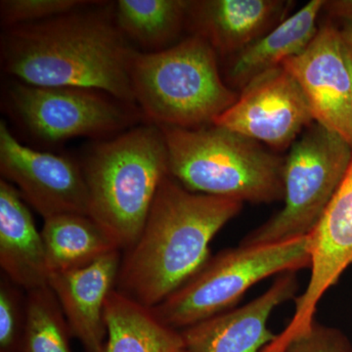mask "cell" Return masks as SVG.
I'll return each instance as SVG.
<instances>
[{
	"label": "cell",
	"instance_id": "6da1fadb",
	"mask_svg": "<svg viewBox=\"0 0 352 352\" xmlns=\"http://www.w3.org/2000/svg\"><path fill=\"white\" fill-rule=\"evenodd\" d=\"M135 52L103 11L80 9L6 28L1 36L2 69L20 82L99 90L126 105L136 103L131 78Z\"/></svg>",
	"mask_w": 352,
	"mask_h": 352
},
{
	"label": "cell",
	"instance_id": "7a4b0ae2",
	"mask_svg": "<svg viewBox=\"0 0 352 352\" xmlns=\"http://www.w3.org/2000/svg\"><path fill=\"white\" fill-rule=\"evenodd\" d=\"M242 208V201L195 193L166 175L138 239L122 252L116 289L157 307L207 263L210 242Z\"/></svg>",
	"mask_w": 352,
	"mask_h": 352
},
{
	"label": "cell",
	"instance_id": "3957f363",
	"mask_svg": "<svg viewBox=\"0 0 352 352\" xmlns=\"http://www.w3.org/2000/svg\"><path fill=\"white\" fill-rule=\"evenodd\" d=\"M82 168L90 217L126 251L138 239L168 175L163 132L156 124L129 129L95 146Z\"/></svg>",
	"mask_w": 352,
	"mask_h": 352
},
{
	"label": "cell",
	"instance_id": "277c9868",
	"mask_svg": "<svg viewBox=\"0 0 352 352\" xmlns=\"http://www.w3.org/2000/svg\"><path fill=\"white\" fill-rule=\"evenodd\" d=\"M159 127L168 150V175L185 188L242 203L283 200L285 162L256 141L214 124Z\"/></svg>",
	"mask_w": 352,
	"mask_h": 352
},
{
	"label": "cell",
	"instance_id": "5b68a950",
	"mask_svg": "<svg viewBox=\"0 0 352 352\" xmlns=\"http://www.w3.org/2000/svg\"><path fill=\"white\" fill-rule=\"evenodd\" d=\"M131 78L136 103L159 126L212 124L238 99L221 80L217 52L198 34L168 50L135 52Z\"/></svg>",
	"mask_w": 352,
	"mask_h": 352
},
{
	"label": "cell",
	"instance_id": "8992f818",
	"mask_svg": "<svg viewBox=\"0 0 352 352\" xmlns=\"http://www.w3.org/2000/svg\"><path fill=\"white\" fill-rule=\"evenodd\" d=\"M310 266L308 237L220 252L163 302L153 307L166 325L182 331L233 309L254 285Z\"/></svg>",
	"mask_w": 352,
	"mask_h": 352
},
{
	"label": "cell",
	"instance_id": "52a82bcc",
	"mask_svg": "<svg viewBox=\"0 0 352 352\" xmlns=\"http://www.w3.org/2000/svg\"><path fill=\"white\" fill-rule=\"evenodd\" d=\"M352 146L316 122L296 139L284 164V206L240 245L280 244L308 237L346 175Z\"/></svg>",
	"mask_w": 352,
	"mask_h": 352
},
{
	"label": "cell",
	"instance_id": "ba28073f",
	"mask_svg": "<svg viewBox=\"0 0 352 352\" xmlns=\"http://www.w3.org/2000/svg\"><path fill=\"white\" fill-rule=\"evenodd\" d=\"M7 94L21 124L45 142L108 135L131 126L136 119L122 102L106 98L96 90L32 87L19 82L12 83Z\"/></svg>",
	"mask_w": 352,
	"mask_h": 352
},
{
	"label": "cell",
	"instance_id": "9c48e42d",
	"mask_svg": "<svg viewBox=\"0 0 352 352\" xmlns=\"http://www.w3.org/2000/svg\"><path fill=\"white\" fill-rule=\"evenodd\" d=\"M314 122L302 88L280 66L243 87L237 101L215 118L212 124L284 150Z\"/></svg>",
	"mask_w": 352,
	"mask_h": 352
},
{
	"label": "cell",
	"instance_id": "30bf717a",
	"mask_svg": "<svg viewBox=\"0 0 352 352\" xmlns=\"http://www.w3.org/2000/svg\"><path fill=\"white\" fill-rule=\"evenodd\" d=\"M0 173L43 219L63 214L89 215L82 166L61 155L21 144L0 122Z\"/></svg>",
	"mask_w": 352,
	"mask_h": 352
},
{
	"label": "cell",
	"instance_id": "8fae6325",
	"mask_svg": "<svg viewBox=\"0 0 352 352\" xmlns=\"http://www.w3.org/2000/svg\"><path fill=\"white\" fill-rule=\"evenodd\" d=\"M281 66L302 88L314 122L352 146L351 76L342 32L323 25L300 54Z\"/></svg>",
	"mask_w": 352,
	"mask_h": 352
},
{
	"label": "cell",
	"instance_id": "7c38bea8",
	"mask_svg": "<svg viewBox=\"0 0 352 352\" xmlns=\"http://www.w3.org/2000/svg\"><path fill=\"white\" fill-rule=\"evenodd\" d=\"M310 277L307 288L295 300V312L279 333L291 340L315 320L321 298L352 266V157L339 188L318 226L308 236Z\"/></svg>",
	"mask_w": 352,
	"mask_h": 352
},
{
	"label": "cell",
	"instance_id": "4fadbf2b",
	"mask_svg": "<svg viewBox=\"0 0 352 352\" xmlns=\"http://www.w3.org/2000/svg\"><path fill=\"white\" fill-rule=\"evenodd\" d=\"M296 272L279 275L267 291L252 302L182 331L189 352H259L276 339L268 328L275 309L295 298Z\"/></svg>",
	"mask_w": 352,
	"mask_h": 352
},
{
	"label": "cell",
	"instance_id": "5bb4252c",
	"mask_svg": "<svg viewBox=\"0 0 352 352\" xmlns=\"http://www.w3.org/2000/svg\"><path fill=\"white\" fill-rule=\"evenodd\" d=\"M122 254V251L111 252L85 267L50 275V287L73 337L85 352H104L107 340L104 310L117 285Z\"/></svg>",
	"mask_w": 352,
	"mask_h": 352
},
{
	"label": "cell",
	"instance_id": "9a60e30c",
	"mask_svg": "<svg viewBox=\"0 0 352 352\" xmlns=\"http://www.w3.org/2000/svg\"><path fill=\"white\" fill-rule=\"evenodd\" d=\"M293 2L284 0L191 1L187 20L221 55L237 54L266 34Z\"/></svg>",
	"mask_w": 352,
	"mask_h": 352
},
{
	"label": "cell",
	"instance_id": "2e32d148",
	"mask_svg": "<svg viewBox=\"0 0 352 352\" xmlns=\"http://www.w3.org/2000/svg\"><path fill=\"white\" fill-rule=\"evenodd\" d=\"M0 266L2 274L28 292L50 286L43 236L14 185L0 180Z\"/></svg>",
	"mask_w": 352,
	"mask_h": 352
},
{
	"label": "cell",
	"instance_id": "e0dca14e",
	"mask_svg": "<svg viewBox=\"0 0 352 352\" xmlns=\"http://www.w3.org/2000/svg\"><path fill=\"white\" fill-rule=\"evenodd\" d=\"M324 3L323 0L308 2L298 12L235 54L228 69V78L232 85L245 87L256 76L300 54L318 32L317 18L323 10Z\"/></svg>",
	"mask_w": 352,
	"mask_h": 352
},
{
	"label": "cell",
	"instance_id": "ac0fdd59",
	"mask_svg": "<svg viewBox=\"0 0 352 352\" xmlns=\"http://www.w3.org/2000/svg\"><path fill=\"white\" fill-rule=\"evenodd\" d=\"M104 352H189L182 331L166 325L152 308L113 289L104 310Z\"/></svg>",
	"mask_w": 352,
	"mask_h": 352
},
{
	"label": "cell",
	"instance_id": "d6986e66",
	"mask_svg": "<svg viewBox=\"0 0 352 352\" xmlns=\"http://www.w3.org/2000/svg\"><path fill=\"white\" fill-rule=\"evenodd\" d=\"M41 233L50 275L85 267L122 251L115 238L88 214L54 215L44 219Z\"/></svg>",
	"mask_w": 352,
	"mask_h": 352
},
{
	"label": "cell",
	"instance_id": "ffe728a7",
	"mask_svg": "<svg viewBox=\"0 0 352 352\" xmlns=\"http://www.w3.org/2000/svg\"><path fill=\"white\" fill-rule=\"evenodd\" d=\"M190 3L186 0H120L116 23L124 36L157 51L182 31Z\"/></svg>",
	"mask_w": 352,
	"mask_h": 352
},
{
	"label": "cell",
	"instance_id": "44dd1931",
	"mask_svg": "<svg viewBox=\"0 0 352 352\" xmlns=\"http://www.w3.org/2000/svg\"><path fill=\"white\" fill-rule=\"evenodd\" d=\"M28 320L21 352H72L71 329L50 286L27 293Z\"/></svg>",
	"mask_w": 352,
	"mask_h": 352
},
{
	"label": "cell",
	"instance_id": "7402d4cb",
	"mask_svg": "<svg viewBox=\"0 0 352 352\" xmlns=\"http://www.w3.org/2000/svg\"><path fill=\"white\" fill-rule=\"evenodd\" d=\"M1 273L0 352H21L27 328V293Z\"/></svg>",
	"mask_w": 352,
	"mask_h": 352
},
{
	"label": "cell",
	"instance_id": "603a6c76",
	"mask_svg": "<svg viewBox=\"0 0 352 352\" xmlns=\"http://www.w3.org/2000/svg\"><path fill=\"white\" fill-rule=\"evenodd\" d=\"M96 2L83 0H2L0 2V20L6 29L52 19Z\"/></svg>",
	"mask_w": 352,
	"mask_h": 352
},
{
	"label": "cell",
	"instance_id": "cb8c5ba5",
	"mask_svg": "<svg viewBox=\"0 0 352 352\" xmlns=\"http://www.w3.org/2000/svg\"><path fill=\"white\" fill-rule=\"evenodd\" d=\"M283 352H352V344L339 329L314 320L288 340Z\"/></svg>",
	"mask_w": 352,
	"mask_h": 352
},
{
	"label": "cell",
	"instance_id": "d4e9b609",
	"mask_svg": "<svg viewBox=\"0 0 352 352\" xmlns=\"http://www.w3.org/2000/svg\"><path fill=\"white\" fill-rule=\"evenodd\" d=\"M327 9L331 15L342 18L344 21L352 19V0L342 1H325L323 9Z\"/></svg>",
	"mask_w": 352,
	"mask_h": 352
},
{
	"label": "cell",
	"instance_id": "484cf974",
	"mask_svg": "<svg viewBox=\"0 0 352 352\" xmlns=\"http://www.w3.org/2000/svg\"><path fill=\"white\" fill-rule=\"evenodd\" d=\"M286 344L282 342L281 340H278V338L267 344L265 347H263L259 352H283Z\"/></svg>",
	"mask_w": 352,
	"mask_h": 352
},
{
	"label": "cell",
	"instance_id": "4316f807",
	"mask_svg": "<svg viewBox=\"0 0 352 352\" xmlns=\"http://www.w3.org/2000/svg\"><path fill=\"white\" fill-rule=\"evenodd\" d=\"M344 54L351 76V106H352V46L344 39Z\"/></svg>",
	"mask_w": 352,
	"mask_h": 352
},
{
	"label": "cell",
	"instance_id": "83f0119b",
	"mask_svg": "<svg viewBox=\"0 0 352 352\" xmlns=\"http://www.w3.org/2000/svg\"><path fill=\"white\" fill-rule=\"evenodd\" d=\"M340 32L344 38L352 46V19L346 21L344 30Z\"/></svg>",
	"mask_w": 352,
	"mask_h": 352
}]
</instances>
